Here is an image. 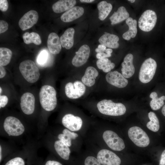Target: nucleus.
Instances as JSON below:
<instances>
[{
  "instance_id": "nucleus-1",
  "label": "nucleus",
  "mask_w": 165,
  "mask_h": 165,
  "mask_svg": "<svg viewBox=\"0 0 165 165\" xmlns=\"http://www.w3.org/2000/svg\"><path fill=\"white\" fill-rule=\"evenodd\" d=\"M57 92L53 86L45 85L41 88L39 93L40 104L45 110L50 111L54 110L57 103Z\"/></svg>"
},
{
  "instance_id": "nucleus-2",
  "label": "nucleus",
  "mask_w": 165,
  "mask_h": 165,
  "mask_svg": "<svg viewBox=\"0 0 165 165\" xmlns=\"http://www.w3.org/2000/svg\"><path fill=\"white\" fill-rule=\"evenodd\" d=\"M97 107L101 113L110 116L123 115L126 111V108L123 104L114 103L110 100L104 99L99 101Z\"/></svg>"
},
{
  "instance_id": "nucleus-3",
  "label": "nucleus",
  "mask_w": 165,
  "mask_h": 165,
  "mask_svg": "<svg viewBox=\"0 0 165 165\" xmlns=\"http://www.w3.org/2000/svg\"><path fill=\"white\" fill-rule=\"evenodd\" d=\"M19 69L24 79L30 83L36 82L40 77L39 70L35 62L31 60H27L21 62Z\"/></svg>"
},
{
  "instance_id": "nucleus-4",
  "label": "nucleus",
  "mask_w": 165,
  "mask_h": 165,
  "mask_svg": "<svg viewBox=\"0 0 165 165\" xmlns=\"http://www.w3.org/2000/svg\"><path fill=\"white\" fill-rule=\"evenodd\" d=\"M157 64L151 58L146 59L143 62L140 69L139 79L142 83H146L153 79L156 72Z\"/></svg>"
},
{
  "instance_id": "nucleus-5",
  "label": "nucleus",
  "mask_w": 165,
  "mask_h": 165,
  "mask_svg": "<svg viewBox=\"0 0 165 165\" xmlns=\"http://www.w3.org/2000/svg\"><path fill=\"white\" fill-rule=\"evenodd\" d=\"M129 138L137 146L145 147L150 143V139L146 132L140 127L134 126L130 127L128 131Z\"/></svg>"
},
{
  "instance_id": "nucleus-6",
  "label": "nucleus",
  "mask_w": 165,
  "mask_h": 165,
  "mask_svg": "<svg viewBox=\"0 0 165 165\" xmlns=\"http://www.w3.org/2000/svg\"><path fill=\"white\" fill-rule=\"evenodd\" d=\"M3 127L9 136L20 135L25 130L24 127L21 121L17 118L12 116H8L5 119Z\"/></svg>"
},
{
  "instance_id": "nucleus-7",
  "label": "nucleus",
  "mask_w": 165,
  "mask_h": 165,
  "mask_svg": "<svg viewBox=\"0 0 165 165\" xmlns=\"http://www.w3.org/2000/svg\"><path fill=\"white\" fill-rule=\"evenodd\" d=\"M157 19V16L155 11L150 9L146 10L143 13L139 19V27L143 31H149L155 26Z\"/></svg>"
},
{
  "instance_id": "nucleus-8",
  "label": "nucleus",
  "mask_w": 165,
  "mask_h": 165,
  "mask_svg": "<svg viewBox=\"0 0 165 165\" xmlns=\"http://www.w3.org/2000/svg\"><path fill=\"white\" fill-rule=\"evenodd\" d=\"M102 137L105 142L112 149L119 151L125 148L123 141L114 132L110 130H106L103 133Z\"/></svg>"
},
{
  "instance_id": "nucleus-9",
  "label": "nucleus",
  "mask_w": 165,
  "mask_h": 165,
  "mask_svg": "<svg viewBox=\"0 0 165 165\" xmlns=\"http://www.w3.org/2000/svg\"><path fill=\"white\" fill-rule=\"evenodd\" d=\"M86 87L81 81L77 80L73 83L69 82L65 87V91L67 97L71 99L78 98L85 93Z\"/></svg>"
},
{
  "instance_id": "nucleus-10",
  "label": "nucleus",
  "mask_w": 165,
  "mask_h": 165,
  "mask_svg": "<svg viewBox=\"0 0 165 165\" xmlns=\"http://www.w3.org/2000/svg\"><path fill=\"white\" fill-rule=\"evenodd\" d=\"M102 165H120L121 160L113 152L102 149L98 152L97 158Z\"/></svg>"
},
{
  "instance_id": "nucleus-11",
  "label": "nucleus",
  "mask_w": 165,
  "mask_h": 165,
  "mask_svg": "<svg viewBox=\"0 0 165 165\" xmlns=\"http://www.w3.org/2000/svg\"><path fill=\"white\" fill-rule=\"evenodd\" d=\"M38 18L37 12L34 10H31L21 18L19 21V26L22 30H26L35 24L38 21Z\"/></svg>"
},
{
  "instance_id": "nucleus-12",
  "label": "nucleus",
  "mask_w": 165,
  "mask_h": 165,
  "mask_svg": "<svg viewBox=\"0 0 165 165\" xmlns=\"http://www.w3.org/2000/svg\"><path fill=\"white\" fill-rule=\"evenodd\" d=\"M35 99L33 94L30 92L24 93L20 98V106L23 112L26 115L32 114L35 108Z\"/></svg>"
},
{
  "instance_id": "nucleus-13",
  "label": "nucleus",
  "mask_w": 165,
  "mask_h": 165,
  "mask_svg": "<svg viewBox=\"0 0 165 165\" xmlns=\"http://www.w3.org/2000/svg\"><path fill=\"white\" fill-rule=\"evenodd\" d=\"M62 122L67 129L73 131L80 130L82 124V121L80 117L71 114L64 115L62 119Z\"/></svg>"
},
{
  "instance_id": "nucleus-14",
  "label": "nucleus",
  "mask_w": 165,
  "mask_h": 165,
  "mask_svg": "<svg viewBox=\"0 0 165 165\" xmlns=\"http://www.w3.org/2000/svg\"><path fill=\"white\" fill-rule=\"evenodd\" d=\"M90 49L89 46L87 45L82 46L72 60V64L76 67L81 66L85 64L87 61L90 56Z\"/></svg>"
},
{
  "instance_id": "nucleus-15",
  "label": "nucleus",
  "mask_w": 165,
  "mask_h": 165,
  "mask_svg": "<svg viewBox=\"0 0 165 165\" xmlns=\"http://www.w3.org/2000/svg\"><path fill=\"white\" fill-rule=\"evenodd\" d=\"M105 78L108 83L119 88H124L128 83L127 80L116 71L108 72Z\"/></svg>"
},
{
  "instance_id": "nucleus-16",
  "label": "nucleus",
  "mask_w": 165,
  "mask_h": 165,
  "mask_svg": "<svg viewBox=\"0 0 165 165\" xmlns=\"http://www.w3.org/2000/svg\"><path fill=\"white\" fill-rule=\"evenodd\" d=\"M134 57L131 53L127 55L124 58L121 64L122 73L124 78H128L132 77L135 72V68L133 64Z\"/></svg>"
},
{
  "instance_id": "nucleus-17",
  "label": "nucleus",
  "mask_w": 165,
  "mask_h": 165,
  "mask_svg": "<svg viewBox=\"0 0 165 165\" xmlns=\"http://www.w3.org/2000/svg\"><path fill=\"white\" fill-rule=\"evenodd\" d=\"M83 8L81 6H74L63 13L61 19L63 22H69L81 17L84 13Z\"/></svg>"
},
{
  "instance_id": "nucleus-18",
  "label": "nucleus",
  "mask_w": 165,
  "mask_h": 165,
  "mask_svg": "<svg viewBox=\"0 0 165 165\" xmlns=\"http://www.w3.org/2000/svg\"><path fill=\"white\" fill-rule=\"evenodd\" d=\"M47 46L50 52L52 54H57L60 52L62 45L60 39L56 33L52 32L49 35Z\"/></svg>"
},
{
  "instance_id": "nucleus-19",
  "label": "nucleus",
  "mask_w": 165,
  "mask_h": 165,
  "mask_svg": "<svg viewBox=\"0 0 165 165\" xmlns=\"http://www.w3.org/2000/svg\"><path fill=\"white\" fill-rule=\"evenodd\" d=\"M119 37L116 35L105 32L99 38L100 43L110 48L116 49L119 46Z\"/></svg>"
},
{
  "instance_id": "nucleus-20",
  "label": "nucleus",
  "mask_w": 165,
  "mask_h": 165,
  "mask_svg": "<svg viewBox=\"0 0 165 165\" xmlns=\"http://www.w3.org/2000/svg\"><path fill=\"white\" fill-rule=\"evenodd\" d=\"M98 75V72L95 68L89 66L86 68L85 74L82 78V82L87 86H92L95 84V79Z\"/></svg>"
},
{
  "instance_id": "nucleus-21",
  "label": "nucleus",
  "mask_w": 165,
  "mask_h": 165,
  "mask_svg": "<svg viewBox=\"0 0 165 165\" xmlns=\"http://www.w3.org/2000/svg\"><path fill=\"white\" fill-rule=\"evenodd\" d=\"M76 3L75 0H60L52 6L53 11L56 13H60L67 11L72 8Z\"/></svg>"
},
{
  "instance_id": "nucleus-22",
  "label": "nucleus",
  "mask_w": 165,
  "mask_h": 165,
  "mask_svg": "<svg viewBox=\"0 0 165 165\" xmlns=\"http://www.w3.org/2000/svg\"><path fill=\"white\" fill-rule=\"evenodd\" d=\"M74 29L70 28L66 29L60 37L62 46L67 49H71L74 43Z\"/></svg>"
},
{
  "instance_id": "nucleus-23",
  "label": "nucleus",
  "mask_w": 165,
  "mask_h": 165,
  "mask_svg": "<svg viewBox=\"0 0 165 165\" xmlns=\"http://www.w3.org/2000/svg\"><path fill=\"white\" fill-rule=\"evenodd\" d=\"M55 149L59 156L63 159L68 160L71 152L69 147L64 142L58 140L54 143Z\"/></svg>"
},
{
  "instance_id": "nucleus-24",
  "label": "nucleus",
  "mask_w": 165,
  "mask_h": 165,
  "mask_svg": "<svg viewBox=\"0 0 165 165\" xmlns=\"http://www.w3.org/2000/svg\"><path fill=\"white\" fill-rule=\"evenodd\" d=\"M129 14L123 6L119 7L116 12H115L109 19L111 24L113 25L120 23L129 17Z\"/></svg>"
},
{
  "instance_id": "nucleus-25",
  "label": "nucleus",
  "mask_w": 165,
  "mask_h": 165,
  "mask_svg": "<svg viewBox=\"0 0 165 165\" xmlns=\"http://www.w3.org/2000/svg\"><path fill=\"white\" fill-rule=\"evenodd\" d=\"M126 22L129 27V30L123 34L122 36L124 39L129 40L131 38H134L137 35V21L136 20L129 17L126 19Z\"/></svg>"
},
{
  "instance_id": "nucleus-26",
  "label": "nucleus",
  "mask_w": 165,
  "mask_h": 165,
  "mask_svg": "<svg viewBox=\"0 0 165 165\" xmlns=\"http://www.w3.org/2000/svg\"><path fill=\"white\" fill-rule=\"evenodd\" d=\"M98 10V18L101 20H104L111 11L112 6L110 3L105 1H102L97 5Z\"/></svg>"
},
{
  "instance_id": "nucleus-27",
  "label": "nucleus",
  "mask_w": 165,
  "mask_h": 165,
  "mask_svg": "<svg viewBox=\"0 0 165 165\" xmlns=\"http://www.w3.org/2000/svg\"><path fill=\"white\" fill-rule=\"evenodd\" d=\"M78 136L77 134L71 132L67 129H65L63 130L62 133L58 135V138L70 147L72 145V140L75 139Z\"/></svg>"
},
{
  "instance_id": "nucleus-28",
  "label": "nucleus",
  "mask_w": 165,
  "mask_h": 165,
  "mask_svg": "<svg viewBox=\"0 0 165 165\" xmlns=\"http://www.w3.org/2000/svg\"><path fill=\"white\" fill-rule=\"evenodd\" d=\"M150 97L152 99L150 103V105L151 108L153 110L159 109L164 105L165 96H163L158 97L157 93L155 92H152Z\"/></svg>"
},
{
  "instance_id": "nucleus-29",
  "label": "nucleus",
  "mask_w": 165,
  "mask_h": 165,
  "mask_svg": "<svg viewBox=\"0 0 165 165\" xmlns=\"http://www.w3.org/2000/svg\"><path fill=\"white\" fill-rule=\"evenodd\" d=\"M23 38L24 42L27 44L34 43L38 45L42 43L40 36L38 33L35 32L25 33L23 35Z\"/></svg>"
},
{
  "instance_id": "nucleus-30",
  "label": "nucleus",
  "mask_w": 165,
  "mask_h": 165,
  "mask_svg": "<svg viewBox=\"0 0 165 165\" xmlns=\"http://www.w3.org/2000/svg\"><path fill=\"white\" fill-rule=\"evenodd\" d=\"M98 68L105 72H108L115 67V64L107 58L98 59L96 62Z\"/></svg>"
},
{
  "instance_id": "nucleus-31",
  "label": "nucleus",
  "mask_w": 165,
  "mask_h": 165,
  "mask_svg": "<svg viewBox=\"0 0 165 165\" xmlns=\"http://www.w3.org/2000/svg\"><path fill=\"white\" fill-rule=\"evenodd\" d=\"M148 117L150 121L146 124L147 127L154 132L157 131L160 128L159 119L156 114L153 112H150L148 113Z\"/></svg>"
},
{
  "instance_id": "nucleus-32",
  "label": "nucleus",
  "mask_w": 165,
  "mask_h": 165,
  "mask_svg": "<svg viewBox=\"0 0 165 165\" xmlns=\"http://www.w3.org/2000/svg\"><path fill=\"white\" fill-rule=\"evenodd\" d=\"M12 53L9 49L5 47L0 48V65L5 66L10 62Z\"/></svg>"
},
{
  "instance_id": "nucleus-33",
  "label": "nucleus",
  "mask_w": 165,
  "mask_h": 165,
  "mask_svg": "<svg viewBox=\"0 0 165 165\" xmlns=\"http://www.w3.org/2000/svg\"><path fill=\"white\" fill-rule=\"evenodd\" d=\"M49 57L48 52L45 50H42L40 52L37 56V62L40 65L42 66H45V65L47 64Z\"/></svg>"
},
{
  "instance_id": "nucleus-34",
  "label": "nucleus",
  "mask_w": 165,
  "mask_h": 165,
  "mask_svg": "<svg viewBox=\"0 0 165 165\" xmlns=\"http://www.w3.org/2000/svg\"><path fill=\"white\" fill-rule=\"evenodd\" d=\"M24 159L20 157H16L7 161L4 165H25Z\"/></svg>"
},
{
  "instance_id": "nucleus-35",
  "label": "nucleus",
  "mask_w": 165,
  "mask_h": 165,
  "mask_svg": "<svg viewBox=\"0 0 165 165\" xmlns=\"http://www.w3.org/2000/svg\"><path fill=\"white\" fill-rule=\"evenodd\" d=\"M85 165H102L98 159L93 156H88L84 161Z\"/></svg>"
},
{
  "instance_id": "nucleus-36",
  "label": "nucleus",
  "mask_w": 165,
  "mask_h": 165,
  "mask_svg": "<svg viewBox=\"0 0 165 165\" xmlns=\"http://www.w3.org/2000/svg\"><path fill=\"white\" fill-rule=\"evenodd\" d=\"M112 52V49L108 48L106 49V52L97 53L96 57L98 59H100L110 57Z\"/></svg>"
},
{
  "instance_id": "nucleus-37",
  "label": "nucleus",
  "mask_w": 165,
  "mask_h": 165,
  "mask_svg": "<svg viewBox=\"0 0 165 165\" xmlns=\"http://www.w3.org/2000/svg\"><path fill=\"white\" fill-rule=\"evenodd\" d=\"M8 24L6 21L3 20L0 21V33L6 31L8 28Z\"/></svg>"
},
{
  "instance_id": "nucleus-38",
  "label": "nucleus",
  "mask_w": 165,
  "mask_h": 165,
  "mask_svg": "<svg viewBox=\"0 0 165 165\" xmlns=\"http://www.w3.org/2000/svg\"><path fill=\"white\" fill-rule=\"evenodd\" d=\"M8 3L7 0H0V9L2 12L6 11L8 8Z\"/></svg>"
},
{
  "instance_id": "nucleus-39",
  "label": "nucleus",
  "mask_w": 165,
  "mask_h": 165,
  "mask_svg": "<svg viewBox=\"0 0 165 165\" xmlns=\"http://www.w3.org/2000/svg\"><path fill=\"white\" fill-rule=\"evenodd\" d=\"M8 99L7 96L3 95L0 96V108L4 107L8 102Z\"/></svg>"
},
{
  "instance_id": "nucleus-40",
  "label": "nucleus",
  "mask_w": 165,
  "mask_h": 165,
  "mask_svg": "<svg viewBox=\"0 0 165 165\" xmlns=\"http://www.w3.org/2000/svg\"><path fill=\"white\" fill-rule=\"evenodd\" d=\"M106 47L103 45H98L97 48L95 49V51L97 53H103L106 52Z\"/></svg>"
},
{
  "instance_id": "nucleus-41",
  "label": "nucleus",
  "mask_w": 165,
  "mask_h": 165,
  "mask_svg": "<svg viewBox=\"0 0 165 165\" xmlns=\"http://www.w3.org/2000/svg\"><path fill=\"white\" fill-rule=\"evenodd\" d=\"M44 165H63L61 163L56 160H49L46 161Z\"/></svg>"
},
{
  "instance_id": "nucleus-42",
  "label": "nucleus",
  "mask_w": 165,
  "mask_h": 165,
  "mask_svg": "<svg viewBox=\"0 0 165 165\" xmlns=\"http://www.w3.org/2000/svg\"><path fill=\"white\" fill-rule=\"evenodd\" d=\"M159 165H165V149L161 155Z\"/></svg>"
},
{
  "instance_id": "nucleus-43",
  "label": "nucleus",
  "mask_w": 165,
  "mask_h": 165,
  "mask_svg": "<svg viewBox=\"0 0 165 165\" xmlns=\"http://www.w3.org/2000/svg\"><path fill=\"white\" fill-rule=\"evenodd\" d=\"M0 78H3L6 75V72L3 66L0 65Z\"/></svg>"
},
{
  "instance_id": "nucleus-44",
  "label": "nucleus",
  "mask_w": 165,
  "mask_h": 165,
  "mask_svg": "<svg viewBox=\"0 0 165 165\" xmlns=\"http://www.w3.org/2000/svg\"><path fill=\"white\" fill-rule=\"evenodd\" d=\"M94 0H80V1L82 2L91 3L94 1Z\"/></svg>"
},
{
  "instance_id": "nucleus-45",
  "label": "nucleus",
  "mask_w": 165,
  "mask_h": 165,
  "mask_svg": "<svg viewBox=\"0 0 165 165\" xmlns=\"http://www.w3.org/2000/svg\"><path fill=\"white\" fill-rule=\"evenodd\" d=\"M162 112L163 115L165 116V105H164L162 109Z\"/></svg>"
},
{
  "instance_id": "nucleus-46",
  "label": "nucleus",
  "mask_w": 165,
  "mask_h": 165,
  "mask_svg": "<svg viewBox=\"0 0 165 165\" xmlns=\"http://www.w3.org/2000/svg\"><path fill=\"white\" fill-rule=\"evenodd\" d=\"M0 162H1L2 160V148H1V145L0 146Z\"/></svg>"
},
{
  "instance_id": "nucleus-47",
  "label": "nucleus",
  "mask_w": 165,
  "mask_h": 165,
  "mask_svg": "<svg viewBox=\"0 0 165 165\" xmlns=\"http://www.w3.org/2000/svg\"><path fill=\"white\" fill-rule=\"evenodd\" d=\"M128 1L132 3L134 2L135 1V0H128Z\"/></svg>"
},
{
  "instance_id": "nucleus-48",
  "label": "nucleus",
  "mask_w": 165,
  "mask_h": 165,
  "mask_svg": "<svg viewBox=\"0 0 165 165\" xmlns=\"http://www.w3.org/2000/svg\"><path fill=\"white\" fill-rule=\"evenodd\" d=\"M0 94H1V92H2V89L1 88V87H0Z\"/></svg>"
},
{
  "instance_id": "nucleus-49",
  "label": "nucleus",
  "mask_w": 165,
  "mask_h": 165,
  "mask_svg": "<svg viewBox=\"0 0 165 165\" xmlns=\"http://www.w3.org/2000/svg\"></svg>"
}]
</instances>
